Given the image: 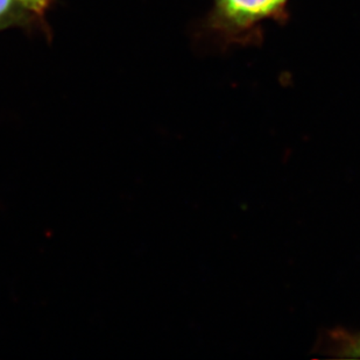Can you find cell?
Segmentation results:
<instances>
[{
	"label": "cell",
	"mask_w": 360,
	"mask_h": 360,
	"mask_svg": "<svg viewBox=\"0 0 360 360\" xmlns=\"http://www.w3.org/2000/svg\"><path fill=\"white\" fill-rule=\"evenodd\" d=\"M347 351L351 357H360V336L350 344V347H347Z\"/></svg>",
	"instance_id": "cell-4"
},
{
	"label": "cell",
	"mask_w": 360,
	"mask_h": 360,
	"mask_svg": "<svg viewBox=\"0 0 360 360\" xmlns=\"http://www.w3.org/2000/svg\"><path fill=\"white\" fill-rule=\"evenodd\" d=\"M292 0H212L211 8L198 25L203 44L219 51L259 47L267 22L285 26L290 20Z\"/></svg>",
	"instance_id": "cell-1"
},
{
	"label": "cell",
	"mask_w": 360,
	"mask_h": 360,
	"mask_svg": "<svg viewBox=\"0 0 360 360\" xmlns=\"http://www.w3.org/2000/svg\"><path fill=\"white\" fill-rule=\"evenodd\" d=\"M38 24L44 25V19L28 10L20 0H0V32Z\"/></svg>",
	"instance_id": "cell-2"
},
{
	"label": "cell",
	"mask_w": 360,
	"mask_h": 360,
	"mask_svg": "<svg viewBox=\"0 0 360 360\" xmlns=\"http://www.w3.org/2000/svg\"><path fill=\"white\" fill-rule=\"evenodd\" d=\"M21 3L24 4L25 6L27 7L28 10L34 12L37 15L44 19V15L46 14V11L48 7L51 6V0H20Z\"/></svg>",
	"instance_id": "cell-3"
}]
</instances>
